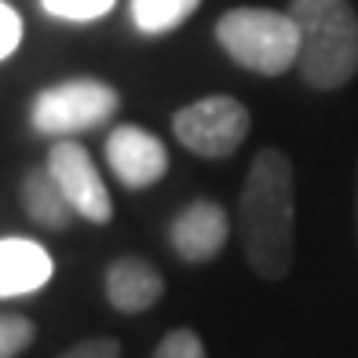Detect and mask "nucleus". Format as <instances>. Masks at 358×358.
Segmentation results:
<instances>
[{
    "label": "nucleus",
    "instance_id": "nucleus-1",
    "mask_svg": "<svg viewBox=\"0 0 358 358\" xmlns=\"http://www.w3.org/2000/svg\"><path fill=\"white\" fill-rule=\"evenodd\" d=\"M238 213L249 267L264 282H282L296 259V172L285 150L267 146L252 157Z\"/></svg>",
    "mask_w": 358,
    "mask_h": 358
},
{
    "label": "nucleus",
    "instance_id": "nucleus-2",
    "mask_svg": "<svg viewBox=\"0 0 358 358\" xmlns=\"http://www.w3.org/2000/svg\"><path fill=\"white\" fill-rule=\"evenodd\" d=\"M300 29L296 70L315 92H336L358 73V11L351 0H292Z\"/></svg>",
    "mask_w": 358,
    "mask_h": 358
},
{
    "label": "nucleus",
    "instance_id": "nucleus-3",
    "mask_svg": "<svg viewBox=\"0 0 358 358\" xmlns=\"http://www.w3.org/2000/svg\"><path fill=\"white\" fill-rule=\"evenodd\" d=\"M216 41L241 70L259 77H282L300 59V29L289 11L231 8L216 22Z\"/></svg>",
    "mask_w": 358,
    "mask_h": 358
},
{
    "label": "nucleus",
    "instance_id": "nucleus-4",
    "mask_svg": "<svg viewBox=\"0 0 358 358\" xmlns=\"http://www.w3.org/2000/svg\"><path fill=\"white\" fill-rule=\"evenodd\" d=\"M121 95L99 77H70L62 85L44 88L29 106V124L48 139H73L95 132L117 117Z\"/></svg>",
    "mask_w": 358,
    "mask_h": 358
},
{
    "label": "nucleus",
    "instance_id": "nucleus-5",
    "mask_svg": "<svg viewBox=\"0 0 358 358\" xmlns=\"http://www.w3.org/2000/svg\"><path fill=\"white\" fill-rule=\"evenodd\" d=\"M249 110L234 95H205L172 113V132L190 154L227 161L249 139Z\"/></svg>",
    "mask_w": 358,
    "mask_h": 358
},
{
    "label": "nucleus",
    "instance_id": "nucleus-6",
    "mask_svg": "<svg viewBox=\"0 0 358 358\" xmlns=\"http://www.w3.org/2000/svg\"><path fill=\"white\" fill-rule=\"evenodd\" d=\"M44 165H48V172L55 176V183L62 187V194L70 198L77 216H85L88 223H99V227L113 220V198H110L99 169H95L92 154L80 143L55 139Z\"/></svg>",
    "mask_w": 358,
    "mask_h": 358
},
{
    "label": "nucleus",
    "instance_id": "nucleus-7",
    "mask_svg": "<svg viewBox=\"0 0 358 358\" xmlns=\"http://www.w3.org/2000/svg\"><path fill=\"white\" fill-rule=\"evenodd\" d=\"M106 165L128 190H146L169 172V150L143 124H117L106 136Z\"/></svg>",
    "mask_w": 358,
    "mask_h": 358
},
{
    "label": "nucleus",
    "instance_id": "nucleus-8",
    "mask_svg": "<svg viewBox=\"0 0 358 358\" xmlns=\"http://www.w3.org/2000/svg\"><path fill=\"white\" fill-rule=\"evenodd\" d=\"M227 238H231V216L213 198H194L187 208H179L169 227L172 252L179 259H187V264L216 259L227 249Z\"/></svg>",
    "mask_w": 358,
    "mask_h": 358
},
{
    "label": "nucleus",
    "instance_id": "nucleus-9",
    "mask_svg": "<svg viewBox=\"0 0 358 358\" xmlns=\"http://www.w3.org/2000/svg\"><path fill=\"white\" fill-rule=\"evenodd\" d=\"M103 292L113 311L121 315H143L165 296V278L161 271L143 256H117L103 274Z\"/></svg>",
    "mask_w": 358,
    "mask_h": 358
},
{
    "label": "nucleus",
    "instance_id": "nucleus-10",
    "mask_svg": "<svg viewBox=\"0 0 358 358\" xmlns=\"http://www.w3.org/2000/svg\"><path fill=\"white\" fill-rule=\"evenodd\" d=\"M55 274V264L44 245L29 238H0V300L29 296L44 289Z\"/></svg>",
    "mask_w": 358,
    "mask_h": 358
},
{
    "label": "nucleus",
    "instance_id": "nucleus-11",
    "mask_svg": "<svg viewBox=\"0 0 358 358\" xmlns=\"http://www.w3.org/2000/svg\"><path fill=\"white\" fill-rule=\"evenodd\" d=\"M19 201H22V213L34 220L37 227H44V231H52V234H62V231H70V223H73V205L70 198L62 194V187L55 183V176L48 172V165H37V169H29L22 176V183H19Z\"/></svg>",
    "mask_w": 358,
    "mask_h": 358
},
{
    "label": "nucleus",
    "instance_id": "nucleus-12",
    "mask_svg": "<svg viewBox=\"0 0 358 358\" xmlns=\"http://www.w3.org/2000/svg\"><path fill=\"white\" fill-rule=\"evenodd\" d=\"M198 8H201V0H128L136 29L139 34H150V37L179 29Z\"/></svg>",
    "mask_w": 358,
    "mask_h": 358
},
{
    "label": "nucleus",
    "instance_id": "nucleus-13",
    "mask_svg": "<svg viewBox=\"0 0 358 358\" xmlns=\"http://www.w3.org/2000/svg\"><path fill=\"white\" fill-rule=\"evenodd\" d=\"M37 340V325L19 311H0V358H19Z\"/></svg>",
    "mask_w": 358,
    "mask_h": 358
},
{
    "label": "nucleus",
    "instance_id": "nucleus-14",
    "mask_svg": "<svg viewBox=\"0 0 358 358\" xmlns=\"http://www.w3.org/2000/svg\"><path fill=\"white\" fill-rule=\"evenodd\" d=\"M48 15H55V19H70V22H95L110 15V8L117 4V0H41Z\"/></svg>",
    "mask_w": 358,
    "mask_h": 358
},
{
    "label": "nucleus",
    "instance_id": "nucleus-15",
    "mask_svg": "<svg viewBox=\"0 0 358 358\" xmlns=\"http://www.w3.org/2000/svg\"><path fill=\"white\" fill-rule=\"evenodd\" d=\"M150 358H208V355H205L201 336L187 329V325H179V329H169L161 336V344L154 348Z\"/></svg>",
    "mask_w": 358,
    "mask_h": 358
},
{
    "label": "nucleus",
    "instance_id": "nucleus-16",
    "mask_svg": "<svg viewBox=\"0 0 358 358\" xmlns=\"http://www.w3.org/2000/svg\"><path fill=\"white\" fill-rule=\"evenodd\" d=\"M19 44H22V19L11 4L0 0V62L19 52Z\"/></svg>",
    "mask_w": 358,
    "mask_h": 358
},
{
    "label": "nucleus",
    "instance_id": "nucleus-17",
    "mask_svg": "<svg viewBox=\"0 0 358 358\" xmlns=\"http://www.w3.org/2000/svg\"><path fill=\"white\" fill-rule=\"evenodd\" d=\"M55 358H121V344L113 336H88Z\"/></svg>",
    "mask_w": 358,
    "mask_h": 358
},
{
    "label": "nucleus",
    "instance_id": "nucleus-18",
    "mask_svg": "<svg viewBox=\"0 0 358 358\" xmlns=\"http://www.w3.org/2000/svg\"><path fill=\"white\" fill-rule=\"evenodd\" d=\"M355 213H358V194H355Z\"/></svg>",
    "mask_w": 358,
    "mask_h": 358
}]
</instances>
